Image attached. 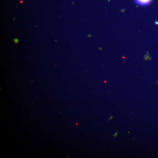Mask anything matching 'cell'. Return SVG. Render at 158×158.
I'll list each match as a JSON object with an SVG mask.
<instances>
[{"mask_svg":"<svg viewBox=\"0 0 158 158\" xmlns=\"http://www.w3.org/2000/svg\"><path fill=\"white\" fill-rule=\"evenodd\" d=\"M16 40V39H15L14 40H15V42H16V43H17L18 41V40H17H17Z\"/></svg>","mask_w":158,"mask_h":158,"instance_id":"2","label":"cell"},{"mask_svg":"<svg viewBox=\"0 0 158 158\" xmlns=\"http://www.w3.org/2000/svg\"><path fill=\"white\" fill-rule=\"evenodd\" d=\"M136 4L140 6H146L151 2L152 0H134Z\"/></svg>","mask_w":158,"mask_h":158,"instance_id":"1","label":"cell"}]
</instances>
